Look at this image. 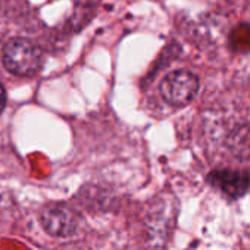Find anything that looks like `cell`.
Listing matches in <instances>:
<instances>
[{
  "label": "cell",
  "mask_w": 250,
  "mask_h": 250,
  "mask_svg": "<svg viewBox=\"0 0 250 250\" xmlns=\"http://www.w3.org/2000/svg\"><path fill=\"white\" fill-rule=\"evenodd\" d=\"M5 68L20 77L36 75L43 65L42 49L27 39H12L3 49Z\"/></svg>",
  "instance_id": "cell-1"
},
{
  "label": "cell",
  "mask_w": 250,
  "mask_h": 250,
  "mask_svg": "<svg viewBox=\"0 0 250 250\" xmlns=\"http://www.w3.org/2000/svg\"><path fill=\"white\" fill-rule=\"evenodd\" d=\"M199 90L197 77L186 69H178L168 74L161 83V94L167 103L171 106H186L188 104Z\"/></svg>",
  "instance_id": "cell-2"
},
{
  "label": "cell",
  "mask_w": 250,
  "mask_h": 250,
  "mask_svg": "<svg viewBox=\"0 0 250 250\" xmlns=\"http://www.w3.org/2000/svg\"><path fill=\"white\" fill-rule=\"evenodd\" d=\"M40 222L49 234L56 237H68L75 231L78 218L63 205H50L42 210Z\"/></svg>",
  "instance_id": "cell-3"
},
{
  "label": "cell",
  "mask_w": 250,
  "mask_h": 250,
  "mask_svg": "<svg viewBox=\"0 0 250 250\" xmlns=\"http://www.w3.org/2000/svg\"><path fill=\"white\" fill-rule=\"evenodd\" d=\"M208 181L232 199L241 197L250 187V175L234 169H216L209 174Z\"/></svg>",
  "instance_id": "cell-4"
},
{
  "label": "cell",
  "mask_w": 250,
  "mask_h": 250,
  "mask_svg": "<svg viewBox=\"0 0 250 250\" xmlns=\"http://www.w3.org/2000/svg\"><path fill=\"white\" fill-rule=\"evenodd\" d=\"M231 44L237 52H249L250 50V25L244 24L235 28L231 34Z\"/></svg>",
  "instance_id": "cell-5"
},
{
  "label": "cell",
  "mask_w": 250,
  "mask_h": 250,
  "mask_svg": "<svg viewBox=\"0 0 250 250\" xmlns=\"http://www.w3.org/2000/svg\"><path fill=\"white\" fill-rule=\"evenodd\" d=\"M5 106H6V90L2 84H0V113L3 112Z\"/></svg>",
  "instance_id": "cell-6"
}]
</instances>
